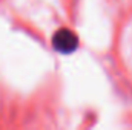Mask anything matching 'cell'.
Returning a JSON list of instances; mask_svg holds the SVG:
<instances>
[{
  "label": "cell",
  "mask_w": 132,
  "mask_h": 130,
  "mask_svg": "<svg viewBox=\"0 0 132 130\" xmlns=\"http://www.w3.org/2000/svg\"><path fill=\"white\" fill-rule=\"evenodd\" d=\"M52 46L57 52L68 55L78 48V37L74 31H71L68 28H62V29L55 31V34H54Z\"/></svg>",
  "instance_id": "cell-1"
}]
</instances>
